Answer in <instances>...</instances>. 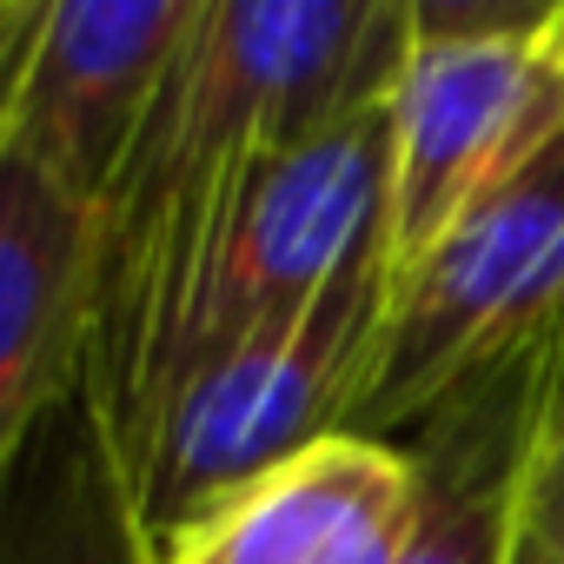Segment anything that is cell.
I'll return each mask as SVG.
<instances>
[{
	"instance_id": "obj_1",
	"label": "cell",
	"mask_w": 564,
	"mask_h": 564,
	"mask_svg": "<svg viewBox=\"0 0 564 564\" xmlns=\"http://www.w3.org/2000/svg\"><path fill=\"white\" fill-rule=\"evenodd\" d=\"M412 8L386 0H199L180 61L94 226L80 379L133 485L186 372L213 246L265 160L399 94Z\"/></svg>"
},
{
	"instance_id": "obj_2",
	"label": "cell",
	"mask_w": 564,
	"mask_h": 564,
	"mask_svg": "<svg viewBox=\"0 0 564 564\" xmlns=\"http://www.w3.org/2000/svg\"><path fill=\"white\" fill-rule=\"evenodd\" d=\"M386 306L392 265L379 232L300 319H279L193 359L127 485L133 531L153 557H166L193 524H206L265 471L352 432L379 359Z\"/></svg>"
},
{
	"instance_id": "obj_3",
	"label": "cell",
	"mask_w": 564,
	"mask_h": 564,
	"mask_svg": "<svg viewBox=\"0 0 564 564\" xmlns=\"http://www.w3.org/2000/svg\"><path fill=\"white\" fill-rule=\"evenodd\" d=\"M564 140V8H412L392 94L386 265L405 279L485 193Z\"/></svg>"
},
{
	"instance_id": "obj_4",
	"label": "cell",
	"mask_w": 564,
	"mask_h": 564,
	"mask_svg": "<svg viewBox=\"0 0 564 564\" xmlns=\"http://www.w3.org/2000/svg\"><path fill=\"white\" fill-rule=\"evenodd\" d=\"M564 339V140L485 193L405 279L352 432L399 445L465 386Z\"/></svg>"
},
{
	"instance_id": "obj_5",
	"label": "cell",
	"mask_w": 564,
	"mask_h": 564,
	"mask_svg": "<svg viewBox=\"0 0 564 564\" xmlns=\"http://www.w3.org/2000/svg\"><path fill=\"white\" fill-rule=\"evenodd\" d=\"M386 173H392V100L359 107L319 127L313 140L286 147L279 160H265L213 246L186 372L193 359L246 333L300 319L386 232Z\"/></svg>"
},
{
	"instance_id": "obj_6",
	"label": "cell",
	"mask_w": 564,
	"mask_h": 564,
	"mask_svg": "<svg viewBox=\"0 0 564 564\" xmlns=\"http://www.w3.org/2000/svg\"><path fill=\"white\" fill-rule=\"evenodd\" d=\"M199 0H61L34 8L14 94L8 140L80 206H107L127 153L180 61Z\"/></svg>"
},
{
	"instance_id": "obj_7",
	"label": "cell",
	"mask_w": 564,
	"mask_h": 564,
	"mask_svg": "<svg viewBox=\"0 0 564 564\" xmlns=\"http://www.w3.org/2000/svg\"><path fill=\"white\" fill-rule=\"evenodd\" d=\"M412 511V452L339 432L226 498L160 564H399Z\"/></svg>"
},
{
	"instance_id": "obj_8",
	"label": "cell",
	"mask_w": 564,
	"mask_h": 564,
	"mask_svg": "<svg viewBox=\"0 0 564 564\" xmlns=\"http://www.w3.org/2000/svg\"><path fill=\"white\" fill-rule=\"evenodd\" d=\"M94 226V206L0 133V471L80 379Z\"/></svg>"
},
{
	"instance_id": "obj_9",
	"label": "cell",
	"mask_w": 564,
	"mask_h": 564,
	"mask_svg": "<svg viewBox=\"0 0 564 564\" xmlns=\"http://www.w3.org/2000/svg\"><path fill=\"white\" fill-rule=\"evenodd\" d=\"M0 564H160L80 392L54 399L0 471Z\"/></svg>"
},
{
	"instance_id": "obj_10",
	"label": "cell",
	"mask_w": 564,
	"mask_h": 564,
	"mask_svg": "<svg viewBox=\"0 0 564 564\" xmlns=\"http://www.w3.org/2000/svg\"><path fill=\"white\" fill-rule=\"evenodd\" d=\"M511 564H564V379L551 392V412H544V432H538V452H531Z\"/></svg>"
},
{
	"instance_id": "obj_11",
	"label": "cell",
	"mask_w": 564,
	"mask_h": 564,
	"mask_svg": "<svg viewBox=\"0 0 564 564\" xmlns=\"http://www.w3.org/2000/svg\"><path fill=\"white\" fill-rule=\"evenodd\" d=\"M28 21H34V8H0V133H8V94H14V67H21Z\"/></svg>"
}]
</instances>
